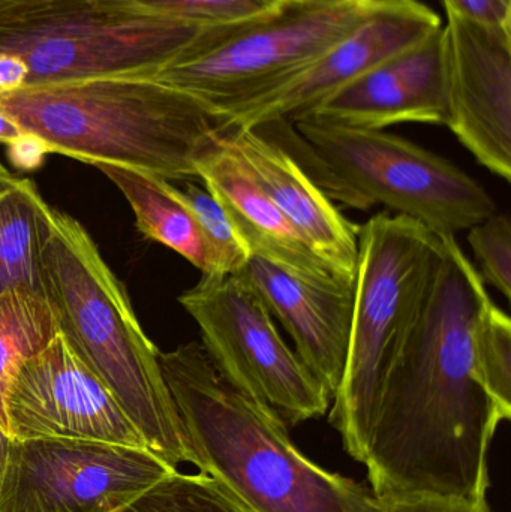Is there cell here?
I'll return each instance as SVG.
<instances>
[{
  "label": "cell",
  "instance_id": "23",
  "mask_svg": "<svg viewBox=\"0 0 511 512\" xmlns=\"http://www.w3.org/2000/svg\"><path fill=\"white\" fill-rule=\"evenodd\" d=\"M477 372L504 420L511 418V321L491 300L486 303L477 324Z\"/></svg>",
  "mask_w": 511,
  "mask_h": 512
},
{
  "label": "cell",
  "instance_id": "22",
  "mask_svg": "<svg viewBox=\"0 0 511 512\" xmlns=\"http://www.w3.org/2000/svg\"><path fill=\"white\" fill-rule=\"evenodd\" d=\"M167 188L197 222L212 261L210 276L236 274L248 262L251 254L237 236L221 203L206 188L194 183H188L185 189H180L167 180Z\"/></svg>",
  "mask_w": 511,
  "mask_h": 512
},
{
  "label": "cell",
  "instance_id": "12",
  "mask_svg": "<svg viewBox=\"0 0 511 512\" xmlns=\"http://www.w3.org/2000/svg\"><path fill=\"white\" fill-rule=\"evenodd\" d=\"M446 14V126L479 164L510 182L511 27Z\"/></svg>",
  "mask_w": 511,
  "mask_h": 512
},
{
  "label": "cell",
  "instance_id": "11",
  "mask_svg": "<svg viewBox=\"0 0 511 512\" xmlns=\"http://www.w3.org/2000/svg\"><path fill=\"white\" fill-rule=\"evenodd\" d=\"M6 418L12 441L80 439L149 448L62 330L12 379Z\"/></svg>",
  "mask_w": 511,
  "mask_h": 512
},
{
  "label": "cell",
  "instance_id": "14",
  "mask_svg": "<svg viewBox=\"0 0 511 512\" xmlns=\"http://www.w3.org/2000/svg\"><path fill=\"white\" fill-rule=\"evenodd\" d=\"M305 117L378 131L399 123L446 125L443 26L345 84Z\"/></svg>",
  "mask_w": 511,
  "mask_h": 512
},
{
  "label": "cell",
  "instance_id": "13",
  "mask_svg": "<svg viewBox=\"0 0 511 512\" xmlns=\"http://www.w3.org/2000/svg\"><path fill=\"white\" fill-rule=\"evenodd\" d=\"M441 26L440 15L419 0H387L300 77L231 120L230 126L254 128L276 119L297 122L336 90Z\"/></svg>",
  "mask_w": 511,
  "mask_h": 512
},
{
  "label": "cell",
  "instance_id": "5",
  "mask_svg": "<svg viewBox=\"0 0 511 512\" xmlns=\"http://www.w3.org/2000/svg\"><path fill=\"white\" fill-rule=\"evenodd\" d=\"M443 252L441 237L404 215L359 225L350 342L329 421L363 463L384 379L413 327Z\"/></svg>",
  "mask_w": 511,
  "mask_h": 512
},
{
  "label": "cell",
  "instance_id": "30",
  "mask_svg": "<svg viewBox=\"0 0 511 512\" xmlns=\"http://www.w3.org/2000/svg\"><path fill=\"white\" fill-rule=\"evenodd\" d=\"M18 180H20V177L15 176V174H12L5 165L0 164V201L5 198V195L8 194V192H11L12 189H14Z\"/></svg>",
  "mask_w": 511,
  "mask_h": 512
},
{
  "label": "cell",
  "instance_id": "6",
  "mask_svg": "<svg viewBox=\"0 0 511 512\" xmlns=\"http://www.w3.org/2000/svg\"><path fill=\"white\" fill-rule=\"evenodd\" d=\"M209 29L126 0L0 3V54L20 66L24 89L92 78L155 77Z\"/></svg>",
  "mask_w": 511,
  "mask_h": 512
},
{
  "label": "cell",
  "instance_id": "1",
  "mask_svg": "<svg viewBox=\"0 0 511 512\" xmlns=\"http://www.w3.org/2000/svg\"><path fill=\"white\" fill-rule=\"evenodd\" d=\"M378 400L365 465L375 496L488 495L489 454L504 417L477 372V324L491 300L456 237Z\"/></svg>",
  "mask_w": 511,
  "mask_h": 512
},
{
  "label": "cell",
  "instance_id": "31",
  "mask_svg": "<svg viewBox=\"0 0 511 512\" xmlns=\"http://www.w3.org/2000/svg\"><path fill=\"white\" fill-rule=\"evenodd\" d=\"M9 445H11V439L6 435L2 421H0V477L5 471L6 462H8Z\"/></svg>",
  "mask_w": 511,
  "mask_h": 512
},
{
  "label": "cell",
  "instance_id": "18",
  "mask_svg": "<svg viewBox=\"0 0 511 512\" xmlns=\"http://www.w3.org/2000/svg\"><path fill=\"white\" fill-rule=\"evenodd\" d=\"M95 167L122 192L134 212L137 230L146 239L173 249L203 276L212 274V261L197 222L168 191L167 180L123 165L96 164Z\"/></svg>",
  "mask_w": 511,
  "mask_h": 512
},
{
  "label": "cell",
  "instance_id": "20",
  "mask_svg": "<svg viewBox=\"0 0 511 512\" xmlns=\"http://www.w3.org/2000/svg\"><path fill=\"white\" fill-rule=\"evenodd\" d=\"M59 331L56 310L45 295L27 289L0 292V421L6 435V396L12 379Z\"/></svg>",
  "mask_w": 511,
  "mask_h": 512
},
{
  "label": "cell",
  "instance_id": "3",
  "mask_svg": "<svg viewBox=\"0 0 511 512\" xmlns=\"http://www.w3.org/2000/svg\"><path fill=\"white\" fill-rule=\"evenodd\" d=\"M39 242L44 294L60 330L116 397L149 450L179 469L195 466L182 420L123 283L86 228L42 200Z\"/></svg>",
  "mask_w": 511,
  "mask_h": 512
},
{
  "label": "cell",
  "instance_id": "16",
  "mask_svg": "<svg viewBox=\"0 0 511 512\" xmlns=\"http://www.w3.org/2000/svg\"><path fill=\"white\" fill-rule=\"evenodd\" d=\"M228 140L300 236L342 280L354 283L359 255V225L348 221L332 198L273 137L266 126L231 128Z\"/></svg>",
  "mask_w": 511,
  "mask_h": 512
},
{
  "label": "cell",
  "instance_id": "8",
  "mask_svg": "<svg viewBox=\"0 0 511 512\" xmlns=\"http://www.w3.org/2000/svg\"><path fill=\"white\" fill-rule=\"evenodd\" d=\"M386 2L290 3L270 17L212 27L153 78L195 96L231 122L300 77Z\"/></svg>",
  "mask_w": 511,
  "mask_h": 512
},
{
  "label": "cell",
  "instance_id": "26",
  "mask_svg": "<svg viewBox=\"0 0 511 512\" xmlns=\"http://www.w3.org/2000/svg\"><path fill=\"white\" fill-rule=\"evenodd\" d=\"M372 512H495L488 495L375 496Z\"/></svg>",
  "mask_w": 511,
  "mask_h": 512
},
{
  "label": "cell",
  "instance_id": "9",
  "mask_svg": "<svg viewBox=\"0 0 511 512\" xmlns=\"http://www.w3.org/2000/svg\"><path fill=\"white\" fill-rule=\"evenodd\" d=\"M179 301L197 322L201 346L228 384L278 412L288 426L326 415L332 396L291 351L245 280L234 274L203 276Z\"/></svg>",
  "mask_w": 511,
  "mask_h": 512
},
{
  "label": "cell",
  "instance_id": "17",
  "mask_svg": "<svg viewBox=\"0 0 511 512\" xmlns=\"http://www.w3.org/2000/svg\"><path fill=\"white\" fill-rule=\"evenodd\" d=\"M228 131L198 161L197 176L224 207L249 254L309 282L342 280L258 185L228 140Z\"/></svg>",
  "mask_w": 511,
  "mask_h": 512
},
{
  "label": "cell",
  "instance_id": "4",
  "mask_svg": "<svg viewBox=\"0 0 511 512\" xmlns=\"http://www.w3.org/2000/svg\"><path fill=\"white\" fill-rule=\"evenodd\" d=\"M0 110L84 164L165 180L198 179L197 164L231 128L200 99L153 77H104L0 95Z\"/></svg>",
  "mask_w": 511,
  "mask_h": 512
},
{
  "label": "cell",
  "instance_id": "24",
  "mask_svg": "<svg viewBox=\"0 0 511 512\" xmlns=\"http://www.w3.org/2000/svg\"><path fill=\"white\" fill-rule=\"evenodd\" d=\"M152 14L200 27H230L270 17L284 8L279 0H126Z\"/></svg>",
  "mask_w": 511,
  "mask_h": 512
},
{
  "label": "cell",
  "instance_id": "28",
  "mask_svg": "<svg viewBox=\"0 0 511 512\" xmlns=\"http://www.w3.org/2000/svg\"><path fill=\"white\" fill-rule=\"evenodd\" d=\"M6 155L17 170L36 171L42 167L51 149L47 143L32 132L21 131L6 143Z\"/></svg>",
  "mask_w": 511,
  "mask_h": 512
},
{
  "label": "cell",
  "instance_id": "21",
  "mask_svg": "<svg viewBox=\"0 0 511 512\" xmlns=\"http://www.w3.org/2000/svg\"><path fill=\"white\" fill-rule=\"evenodd\" d=\"M119 512H254L212 475L182 474L165 477Z\"/></svg>",
  "mask_w": 511,
  "mask_h": 512
},
{
  "label": "cell",
  "instance_id": "19",
  "mask_svg": "<svg viewBox=\"0 0 511 512\" xmlns=\"http://www.w3.org/2000/svg\"><path fill=\"white\" fill-rule=\"evenodd\" d=\"M44 198L30 179H20L0 201V292L27 289L44 294L39 207Z\"/></svg>",
  "mask_w": 511,
  "mask_h": 512
},
{
  "label": "cell",
  "instance_id": "29",
  "mask_svg": "<svg viewBox=\"0 0 511 512\" xmlns=\"http://www.w3.org/2000/svg\"><path fill=\"white\" fill-rule=\"evenodd\" d=\"M20 128L0 110V143H8L12 138L20 134Z\"/></svg>",
  "mask_w": 511,
  "mask_h": 512
},
{
  "label": "cell",
  "instance_id": "27",
  "mask_svg": "<svg viewBox=\"0 0 511 512\" xmlns=\"http://www.w3.org/2000/svg\"><path fill=\"white\" fill-rule=\"evenodd\" d=\"M446 12L489 24L511 27V0H443Z\"/></svg>",
  "mask_w": 511,
  "mask_h": 512
},
{
  "label": "cell",
  "instance_id": "10",
  "mask_svg": "<svg viewBox=\"0 0 511 512\" xmlns=\"http://www.w3.org/2000/svg\"><path fill=\"white\" fill-rule=\"evenodd\" d=\"M176 471L149 448L11 439L0 512H119Z\"/></svg>",
  "mask_w": 511,
  "mask_h": 512
},
{
  "label": "cell",
  "instance_id": "33",
  "mask_svg": "<svg viewBox=\"0 0 511 512\" xmlns=\"http://www.w3.org/2000/svg\"><path fill=\"white\" fill-rule=\"evenodd\" d=\"M5 2V0H0V3Z\"/></svg>",
  "mask_w": 511,
  "mask_h": 512
},
{
  "label": "cell",
  "instance_id": "15",
  "mask_svg": "<svg viewBox=\"0 0 511 512\" xmlns=\"http://www.w3.org/2000/svg\"><path fill=\"white\" fill-rule=\"evenodd\" d=\"M234 276L245 280L296 343V354L333 397L347 358L354 283L309 282L260 256Z\"/></svg>",
  "mask_w": 511,
  "mask_h": 512
},
{
  "label": "cell",
  "instance_id": "32",
  "mask_svg": "<svg viewBox=\"0 0 511 512\" xmlns=\"http://www.w3.org/2000/svg\"><path fill=\"white\" fill-rule=\"evenodd\" d=\"M279 2L285 3V5H290V3L314 2V0H279Z\"/></svg>",
  "mask_w": 511,
  "mask_h": 512
},
{
  "label": "cell",
  "instance_id": "25",
  "mask_svg": "<svg viewBox=\"0 0 511 512\" xmlns=\"http://www.w3.org/2000/svg\"><path fill=\"white\" fill-rule=\"evenodd\" d=\"M468 243L479 262L483 282L501 292L507 300L511 295V222L506 213L489 216L471 227Z\"/></svg>",
  "mask_w": 511,
  "mask_h": 512
},
{
  "label": "cell",
  "instance_id": "7",
  "mask_svg": "<svg viewBox=\"0 0 511 512\" xmlns=\"http://www.w3.org/2000/svg\"><path fill=\"white\" fill-rule=\"evenodd\" d=\"M300 164L332 200L357 210L375 204L456 237L497 212L485 188L443 156L378 129L305 117L293 123Z\"/></svg>",
  "mask_w": 511,
  "mask_h": 512
},
{
  "label": "cell",
  "instance_id": "2",
  "mask_svg": "<svg viewBox=\"0 0 511 512\" xmlns=\"http://www.w3.org/2000/svg\"><path fill=\"white\" fill-rule=\"evenodd\" d=\"M195 468L225 484L254 512H372L375 495L312 462L278 412L228 384L203 346L159 351Z\"/></svg>",
  "mask_w": 511,
  "mask_h": 512
}]
</instances>
